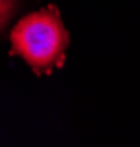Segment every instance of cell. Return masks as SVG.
<instances>
[{
	"instance_id": "7a4b0ae2",
	"label": "cell",
	"mask_w": 140,
	"mask_h": 147,
	"mask_svg": "<svg viewBox=\"0 0 140 147\" xmlns=\"http://www.w3.org/2000/svg\"><path fill=\"white\" fill-rule=\"evenodd\" d=\"M19 0H2V30L6 28L7 21L12 18Z\"/></svg>"
},
{
	"instance_id": "6da1fadb",
	"label": "cell",
	"mask_w": 140,
	"mask_h": 147,
	"mask_svg": "<svg viewBox=\"0 0 140 147\" xmlns=\"http://www.w3.org/2000/svg\"><path fill=\"white\" fill-rule=\"evenodd\" d=\"M12 55L21 56L37 75H49L65 62L69 34L59 10L50 5L22 18L10 32Z\"/></svg>"
}]
</instances>
